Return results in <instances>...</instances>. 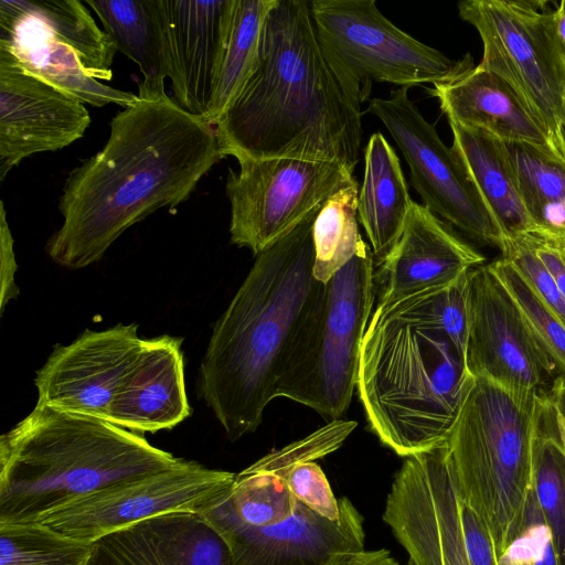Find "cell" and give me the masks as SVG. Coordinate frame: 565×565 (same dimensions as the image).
<instances>
[{"instance_id":"cell-37","label":"cell","mask_w":565,"mask_h":565,"mask_svg":"<svg viewBox=\"0 0 565 565\" xmlns=\"http://www.w3.org/2000/svg\"><path fill=\"white\" fill-rule=\"evenodd\" d=\"M460 518L469 564L498 565V555L487 526L462 500Z\"/></svg>"},{"instance_id":"cell-25","label":"cell","mask_w":565,"mask_h":565,"mask_svg":"<svg viewBox=\"0 0 565 565\" xmlns=\"http://www.w3.org/2000/svg\"><path fill=\"white\" fill-rule=\"evenodd\" d=\"M413 204L396 152L382 134H373L364 152L358 218L366 232L375 265L397 243Z\"/></svg>"},{"instance_id":"cell-16","label":"cell","mask_w":565,"mask_h":565,"mask_svg":"<svg viewBox=\"0 0 565 565\" xmlns=\"http://www.w3.org/2000/svg\"><path fill=\"white\" fill-rule=\"evenodd\" d=\"M199 515L225 543L230 565H342L365 550L364 519L347 497L335 520L301 501L292 515L267 526Z\"/></svg>"},{"instance_id":"cell-29","label":"cell","mask_w":565,"mask_h":565,"mask_svg":"<svg viewBox=\"0 0 565 565\" xmlns=\"http://www.w3.org/2000/svg\"><path fill=\"white\" fill-rule=\"evenodd\" d=\"M533 488L551 533L558 565H565V447L548 394L537 399L533 440Z\"/></svg>"},{"instance_id":"cell-38","label":"cell","mask_w":565,"mask_h":565,"mask_svg":"<svg viewBox=\"0 0 565 565\" xmlns=\"http://www.w3.org/2000/svg\"><path fill=\"white\" fill-rule=\"evenodd\" d=\"M0 253H1V311L7 302L19 294L14 285L17 263L13 253V238L7 222L3 201L0 202Z\"/></svg>"},{"instance_id":"cell-39","label":"cell","mask_w":565,"mask_h":565,"mask_svg":"<svg viewBox=\"0 0 565 565\" xmlns=\"http://www.w3.org/2000/svg\"><path fill=\"white\" fill-rule=\"evenodd\" d=\"M342 565H401L386 548L364 550Z\"/></svg>"},{"instance_id":"cell-7","label":"cell","mask_w":565,"mask_h":565,"mask_svg":"<svg viewBox=\"0 0 565 565\" xmlns=\"http://www.w3.org/2000/svg\"><path fill=\"white\" fill-rule=\"evenodd\" d=\"M375 259L363 244L324 284L321 302L279 382L277 396L339 419L356 387L360 352L373 312Z\"/></svg>"},{"instance_id":"cell-5","label":"cell","mask_w":565,"mask_h":565,"mask_svg":"<svg viewBox=\"0 0 565 565\" xmlns=\"http://www.w3.org/2000/svg\"><path fill=\"white\" fill-rule=\"evenodd\" d=\"M182 460L141 434L36 403L0 437V523H36L70 501Z\"/></svg>"},{"instance_id":"cell-4","label":"cell","mask_w":565,"mask_h":565,"mask_svg":"<svg viewBox=\"0 0 565 565\" xmlns=\"http://www.w3.org/2000/svg\"><path fill=\"white\" fill-rule=\"evenodd\" d=\"M312 213L257 255L216 321L199 388L232 441L260 425L324 292L313 276Z\"/></svg>"},{"instance_id":"cell-20","label":"cell","mask_w":565,"mask_h":565,"mask_svg":"<svg viewBox=\"0 0 565 565\" xmlns=\"http://www.w3.org/2000/svg\"><path fill=\"white\" fill-rule=\"evenodd\" d=\"M484 260L447 222L414 202L397 243L375 265L376 305L451 284Z\"/></svg>"},{"instance_id":"cell-35","label":"cell","mask_w":565,"mask_h":565,"mask_svg":"<svg viewBox=\"0 0 565 565\" xmlns=\"http://www.w3.org/2000/svg\"><path fill=\"white\" fill-rule=\"evenodd\" d=\"M502 256L511 262L535 295L565 324V298L526 236L521 235L508 241Z\"/></svg>"},{"instance_id":"cell-40","label":"cell","mask_w":565,"mask_h":565,"mask_svg":"<svg viewBox=\"0 0 565 565\" xmlns=\"http://www.w3.org/2000/svg\"><path fill=\"white\" fill-rule=\"evenodd\" d=\"M548 396L553 402L559 417L565 423V379L557 376L548 392Z\"/></svg>"},{"instance_id":"cell-14","label":"cell","mask_w":565,"mask_h":565,"mask_svg":"<svg viewBox=\"0 0 565 565\" xmlns=\"http://www.w3.org/2000/svg\"><path fill=\"white\" fill-rule=\"evenodd\" d=\"M460 507L447 443L404 458L382 519L405 550L406 565H470Z\"/></svg>"},{"instance_id":"cell-43","label":"cell","mask_w":565,"mask_h":565,"mask_svg":"<svg viewBox=\"0 0 565 565\" xmlns=\"http://www.w3.org/2000/svg\"><path fill=\"white\" fill-rule=\"evenodd\" d=\"M557 415H558V413H557ZM558 424H559V429H561V434H562V438H563L564 447H565V423L559 417V415H558Z\"/></svg>"},{"instance_id":"cell-10","label":"cell","mask_w":565,"mask_h":565,"mask_svg":"<svg viewBox=\"0 0 565 565\" xmlns=\"http://www.w3.org/2000/svg\"><path fill=\"white\" fill-rule=\"evenodd\" d=\"M318 32L360 84L367 99L372 82L401 87L445 84L473 67L470 54L452 60L387 20L373 0H312Z\"/></svg>"},{"instance_id":"cell-22","label":"cell","mask_w":565,"mask_h":565,"mask_svg":"<svg viewBox=\"0 0 565 565\" xmlns=\"http://www.w3.org/2000/svg\"><path fill=\"white\" fill-rule=\"evenodd\" d=\"M182 339H143L114 402L109 423L141 433L171 429L189 417Z\"/></svg>"},{"instance_id":"cell-3","label":"cell","mask_w":565,"mask_h":565,"mask_svg":"<svg viewBox=\"0 0 565 565\" xmlns=\"http://www.w3.org/2000/svg\"><path fill=\"white\" fill-rule=\"evenodd\" d=\"M469 271L379 303L370 318L356 390L371 430L402 458L446 443L456 419L471 374Z\"/></svg>"},{"instance_id":"cell-15","label":"cell","mask_w":565,"mask_h":565,"mask_svg":"<svg viewBox=\"0 0 565 565\" xmlns=\"http://www.w3.org/2000/svg\"><path fill=\"white\" fill-rule=\"evenodd\" d=\"M467 365L510 390L548 394L557 371L490 264L469 271Z\"/></svg>"},{"instance_id":"cell-6","label":"cell","mask_w":565,"mask_h":565,"mask_svg":"<svg viewBox=\"0 0 565 565\" xmlns=\"http://www.w3.org/2000/svg\"><path fill=\"white\" fill-rule=\"evenodd\" d=\"M540 396L470 374L446 440L461 500L487 526L498 557L519 532L533 490Z\"/></svg>"},{"instance_id":"cell-1","label":"cell","mask_w":565,"mask_h":565,"mask_svg":"<svg viewBox=\"0 0 565 565\" xmlns=\"http://www.w3.org/2000/svg\"><path fill=\"white\" fill-rule=\"evenodd\" d=\"M223 158L214 125L167 93L138 92L111 119L102 150L68 174L47 255L70 269L98 262L130 226L186 201Z\"/></svg>"},{"instance_id":"cell-19","label":"cell","mask_w":565,"mask_h":565,"mask_svg":"<svg viewBox=\"0 0 565 565\" xmlns=\"http://www.w3.org/2000/svg\"><path fill=\"white\" fill-rule=\"evenodd\" d=\"M174 100L207 121L235 0H158ZM209 122V121H207Z\"/></svg>"},{"instance_id":"cell-28","label":"cell","mask_w":565,"mask_h":565,"mask_svg":"<svg viewBox=\"0 0 565 565\" xmlns=\"http://www.w3.org/2000/svg\"><path fill=\"white\" fill-rule=\"evenodd\" d=\"M524 207L537 233L565 239V159L554 146L505 143Z\"/></svg>"},{"instance_id":"cell-13","label":"cell","mask_w":565,"mask_h":565,"mask_svg":"<svg viewBox=\"0 0 565 565\" xmlns=\"http://www.w3.org/2000/svg\"><path fill=\"white\" fill-rule=\"evenodd\" d=\"M408 89L403 86L392 90L387 98L372 99L367 111L384 124L402 151L412 185L424 205L470 238L503 254L507 241L465 163L424 118L408 97Z\"/></svg>"},{"instance_id":"cell-31","label":"cell","mask_w":565,"mask_h":565,"mask_svg":"<svg viewBox=\"0 0 565 565\" xmlns=\"http://www.w3.org/2000/svg\"><path fill=\"white\" fill-rule=\"evenodd\" d=\"M356 180L335 192L321 207L312 226L313 276L327 284L365 243L358 225Z\"/></svg>"},{"instance_id":"cell-24","label":"cell","mask_w":565,"mask_h":565,"mask_svg":"<svg viewBox=\"0 0 565 565\" xmlns=\"http://www.w3.org/2000/svg\"><path fill=\"white\" fill-rule=\"evenodd\" d=\"M428 92L439 100L448 120L483 130L505 143L555 147L516 93L500 76L479 65Z\"/></svg>"},{"instance_id":"cell-27","label":"cell","mask_w":565,"mask_h":565,"mask_svg":"<svg viewBox=\"0 0 565 565\" xmlns=\"http://www.w3.org/2000/svg\"><path fill=\"white\" fill-rule=\"evenodd\" d=\"M117 51L142 73L139 93H166L170 61L158 0H86Z\"/></svg>"},{"instance_id":"cell-42","label":"cell","mask_w":565,"mask_h":565,"mask_svg":"<svg viewBox=\"0 0 565 565\" xmlns=\"http://www.w3.org/2000/svg\"><path fill=\"white\" fill-rule=\"evenodd\" d=\"M553 142H554L556 149L559 151V153L565 159V117L561 121V124L554 135Z\"/></svg>"},{"instance_id":"cell-9","label":"cell","mask_w":565,"mask_h":565,"mask_svg":"<svg viewBox=\"0 0 565 565\" xmlns=\"http://www.w3.org/2000/svg\"><path fill=\"white\" fill-rule=\"evenodd\" d=\"M543 3L465 0L458 12L481 39L478 65L500 76L553 140L565 117V52Z\"/></svg>"},{"instance_id":"cell-21","label":"cell","mask_w":565,"mask_h":565,"mask_svg":"<svg viewBox=\"0 0 565 565\" xmlns=\"http://www.w3.org/2000/svg\"><path fill=\"white\" fill-rule=\"evenodd\" d=\"M355 427V422L335 419L265 455L235 473L230 488L211 507V513L249 526H267L286 520L298 502L287 486L291 469L338 450Z\"/></svg>"},{"instance_id":"cell-33","label":"cell","mask_w":565,"mask_h":565,"mask_svg":"<svg viewBox=\"0 0 565 565\" xmlns=\"http://www.w3.org/2000/svg\"><path fill=\"white\" fill-rule=\"evenodd\" d=\"M491 267L515 299L535 341L565 379V324L525 282L505 257L490 263Z\"/></svg>"},{"instance_id":"cell-12","label":"cell","mask_w":565,"mask_h":565,"mask_svg":"<svg viewBox=\"0 0 565 565\" xmlns=\"http://www.w3.org/2000/svg\"><path fill=\"white\" fill-rule=\"evenodd\" d=\"M235 473L193 460L122 481L70 501L36 523L94 543L103 536L166 514H200L230 488Z\"/></svg>"},{"instance_id":"cell-8","label":"cell","mask_w":565,"mask_h":565,"mask_svg":"<svg viewBox=\"0 0 565 565\" xmlns=\"http://www.w3.org/2000/svg\"><path fill=\"white\" fill-rule=\"evenodd\" d=\"M0 49L26 72L82 103L128 107L138 99L100 82L111 78L117 49L84 2L1 0Z\"/></svg>"},{"instance_id":"cell-11","label":"cell","mask_w":565,"mask_h":565,"mask_svg":"<svg viewBox=\"0 0 565 565\" xmlns=\"http://www.w3.org/2000/svg\"><path fill=\"white\" fill-rule=\"evenodd\" d=\"M228 169L231 243L258 255L290 233L355 179L348 168L291 158L241 159Z\"/></svg>"},{"instance_id":"cell-23","label":"cell","mask_w":565,"mask_h":565,"mask_svg":"<svg viewBox=\"0 0 565 565\" xmlns=\"http://www.w3.org/2000/svg\"><path fill=\"white\" fill-rule=\"evenodd\" d=\"M89 565H230V555L199 514L175 513L95 541Z\"/></svg>"},{"instance_id":"cell-30","label":"cell","mask_w":565,"mask_h":565,"mask_svg":"<svg viewBox=\"0 0 565 565\" xmlns=\"http://www.w3.org/2000/svg\"><path fill=\"white\" fill-rule=\"evenodd\" d=\"M277 0H235L216 92L207 121L212 125L241 94L256 71L267 17Z\"/></svg>"},{"instance_id":"cell-18","label":"cell","mask_w":565,"mask_h":565,"mask_svg":"<svg viewBox=\"0 0 565 565\" xmlns=\"http://www.w3.org/2000/svg\"><path fill=\"white\" fill-rule=\"evenodd\" d=\"M89 124L84 103L26 72L0 49V182L23 159L82 138Z\"/></svg>"},{"instance_id":"cell-36","label":"cell","mask_w":565,"mask_h":565,"mask_svg":"<svg viewBox=\"0 0 565 565\" xmlns=\"http://www.w3.org/2000/svg\"><path fill=\"white\" fill-rule=\"evenodd\" d=\"M287 486L292 495L318 514L335 520L339 518L343 497L337 498L331 486L316 461H305L291 469Z\"/></svg>"},{"instance_id":"cell-17","label":"cell","mask_w":565,"mask_h":565,"mask_svg":"<svg viewBox=\"0 0 565 565\" xmlns=\"http://www.w3.org/2000/svg\"><path fill=\"white\" fill-rule=\"evenodd\" d=\"M136 323L86 329L57 345L34 380L38 403L106 422L142 347Z\"/></svg>"},{"instance_id":"cell-26","label":"cell","mask_w":565,"mask_h":565,"mask_svg":"<svg viewBox=\"0 0 565 565\" xmlns=\"http://www.w3.org/2000/svg\"><path fill=\"white\" fill-rule=\"evenodd\" d=\"M448 122L454 138L451 147L465 163L507 244L518 236L537 233L524 207L505 142L483 130Z\"/></svg>"},{"instance_id":"cell-2","label":"cell","mask_w":565,"mask_h":565,"mask_svg":"<svg viewBox=\"0 0 565 565\" xmlns=\"http://www.w3.org/2000/svg\"><path fill=\"white\" fill-rule=\"evenodd\" d=\"M360 84L321 39L306 0H277L258 66L214 122L224 157L333 162L353 171L362 124Z\"/></svg>"},{"instance_id":"cell-32","label":"cell","mask_w":565,"mask_h":565,"mask_svg":"<svg viewBox=\"0 0 565 565\" xmlns=\"http://www.w3.org/2000/svg\"><path fill=\"white\" fill-rule=\"evenodd\" d=\"M93 543L40 523H0V565H89Z\"/></svg>"},{"instance_id":"cell-34","label":"cell","mask_w":565,"mask_h":565,"mask_svg":"<svg viewBox=\"0 0 565 565\" xmlns=\"http://www.w3.org/2000/svg\"><path fill=\"white\" fill-rule=\"evenodd\" d=\"M498 565H558L552 533L541 511L534 488L519 532L498 557Z\"/></svg>"},{"instance_id":"cell-41","label":"cell","mask_w":565,"mask_h":565,"mask_svg":"<svg viewBox=\"0 0 565 565\" xmlns=\"http://www.w3.org/2000/svg\"><path fill=\"white\" fill-rule=\"evenodd\" d=\"M556 33L565 52V0L561 1L553 10Z\"/></svg>"}]
</instances>
